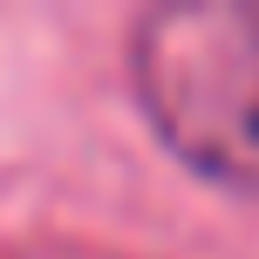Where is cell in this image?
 <instances>
[{
	"label": "cell",
	"instance_id": "obj_1",
	"mask_svg": "<svg viewBox=\"0 0 259 259\" xmlns=\"http://www.w3.org/2000/svg\"><path fill=\"white\" fill-rule=\"evenodd\" d=\"M130 89L184 170L259 198V0H170L137 14Z\"/></svg>",
	"mask_w": 259,
	"mask_h": 259
}]
</instances>
